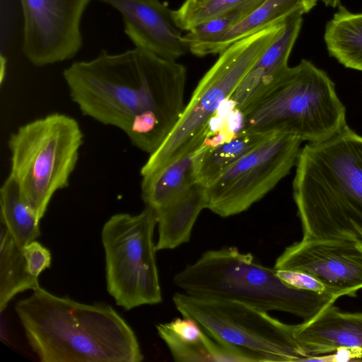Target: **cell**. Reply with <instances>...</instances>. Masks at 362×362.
Instances as JSON below:
<instances>
[{"instance_id":"cell-22","label":"cell","mask_w":362,"mask_h":362,"mask_svg":"<svg viewBox=\"0 0 362 362\" xmlns=\"http://www.w3.org/2000/svg\"><path fill=\"white\" fill-rule=\"evenodd\" d=\"M39 286L38 277L27 270L22 249L0 219V312L17 294Z\"/></svg>"},{"instance_id":"cell-10","label":"cell","mask_w":362,"mask_h":362,"mask_svg":"<svg viewBox=\"0 0 362 362\" xmlns=\"http://www.w3.org/2000/svg\"><path fill=\"white\" fill-rule=\"evenodd\" d=\"M301 143L286 134L266 139L204 187L206 209L223 218L247 210L296 166Z\"/></svg>"},{"instance_id":"cell-3","label":"cell","mask_w":362,"mask_h":362,"mask_svg":"<svg viewBox=\"0 0 362 362\" xmlns=\"http://www.w3.org/2000/svg\"><path fill=\"white\" fill-rule=\"evenodd\" d=\"M293 197L303 238L362 242V136L349 127L300 151Z\"/></svg>"},{"instance_id":"cell-13","label":"cell","mask_w":362,"mask_h":362,"mask_svg":"<svg viewBox=\"0 0 362 362\" xmlns=\"http://www.w3.org/2000/svg\"><path fill=\"white\" fill-rule=\"evenodd\" d=\"M122 16L124 31L135 47L169 61L189 52L174 11L160 0H98Z\"/></svg>"},{"instance_id":"cell-16","label":"cell","mask_w":362,"mask_h":362,"mask_svg":"<svg viewBox=\"0 0 362 362\" xmlns=\"http://www.w3.org/2000/svg\"><path fill=\"white\" fill-rule=\"evenodd\" d=\"M316 3L315 0H264L223 34L209 42L192 46L189 50L198 57L220 54L235 42L283 22L295 13L309 12Z\"/></svg>"},{"instance_id":"cell-23","label":"cell","mask_w":362,"mask_h":362,"mask_svg":"<svg viewBox=\"0 0 362 362\" xmlns=\"http://www.w3.org/2000/svg\"><path fill=\"white\" fill-rule=\"evenodd\" d=\"M0 219L21 249L40 237V221L24 201L16 182L9 175L0 188Z\"/></svg>"},{"instance_id":"cell-8","label":"cell","mask_w":362,"mask_h":362,"mask_svg":"<svg viewBox=\"0 0 362 362\" xmlns=\"http://www.w3.org/2000/svg\"><path fill=\"white\" fill-rule=\"evenodd\" d=\"M157 225L153 208L139 214L119 213L103 225L107 291L125 310L162 302L154 243Z\"/></svg>"},{"instance_id":"cell-24","label":"cell","mask_w":362,"mask_h":362,"mask_svg":"<svg viewBox=\"0 0 362 362\" xmlns=\"http://www.w3.org/2000/svg\"><path fill=\"white\" fill-rule=\"evenodd\" d=\"M264 1L252 0L243 6L194 27L182 37L184 42L189 48L192 46L205 43L218 37Z\"/></svg>"},{"instance_id":"cell-4","label":"cell","mask_w":362,"mask_h":362,"mask_svg":"<svg viewBox=\"0 0 362 362\" xmlns=\"http://www.w3.org/2000/svg\"><path fill=\"white\" fill-rule=\"evenodd\" d=\"M240 131L324 141L346 129V107L327 74L302 59L267 86L240 112Z\"/></svg>"},{"instance_id":"cell-2","label":"cell","mask_w":362,"mask_h":362,"mask_svg":"<svg viewBox=\"0 0 362 362\" xmlns=\"http://www.w3.org/2000/svg\"><path fill=\"white\" fill-rule=\"evenodd\" d=\"M15 310L42 362H141L138 339L110 305L76 301L39 286Z\"/></svg>"},{"instance_id":"cell-17","label":"cell","mask_w":362,"mask_h":362,"mask_svg":"<svg viewBox=\"0 0 362 362\" xmlns=\"http://www.w3.org/2000/svg\"><path fill=\"white\" fill-rule=\"evenodd\" d=\"M204 209V187L198 183L156 209L158 230L156 250H172L187 243L193 226Z\"/></svg>"},{"instance_id":"cell-29","label":"cell","mask_w":362,"mask_h":362,"mask_svg":"<svg viewBox=\"0 0 362 362\" xmlns=\"http://www.w3.org/2000/svg\"><path fill=\"white\" fill-rule=\"evenodd\" d=\"M315 1H322L325 6H331L332 8H335L337 6L340 5V0H315Z\"/></svg>"},{"instance_id":"cell-5","label":"cell","mask_w":362,"mask_h":362,"mask_svg":"<svg viewBox=\"0 0 362 362\" xmlns=\"http://www.w3.org/2000/svg\"><path fill=\"white\" fill-rule=\"evenodd\" d=\"M185 293L200 298L236 300L264 311L288 313L308 321L339 298L301 290L281 281L276 270L250 253L226 247L204 252L173 277Z\"/></svg>"},{"instance_id":"cell-14","label":"cell","mask_w":362,"mask_h":362,"mask_svg":"<svg viewBox=\"0 0 362 362\" xmlns=\"http://www.w3.org/2000/svg\"><path fill=\"white\" fill-rule=\"evenodd\" d=\"M334 304L296 325L294 336L305 357L304 361L342 348L362 351V312H344Z\"/></svg>"},{"instance_id":"cell-25","label":"cell","mask_w":362,"mask_h":362,"mask_svg":"<svg viewBox=\"0 0 362 362\" xmlns=\"http://www.w3.org/2000/svg\"><path fill=\"white\" fill-rule=\"evenodd\" d=\"M252 0H209L199 4L183 3L176 11L174 16L177 25L189 31L194 27L226 12L243 6Z\"/></svg>"},{"instance_id":"cell-7","label":"cell","mask_w":362,"mask_h":362,"mask_svg":"<svg viewBox=\"0 0 362 362\" xmlns=\"http://www.w3.org/2000/svg\"><path fill=\"white\" fill-rule=\"evenodd\" d=\"M284 26V21L235 42L220 53L217 61L199 81L175 127L141 168L142 177L206 142L208 126L213 117L223 103L230 100Z\"/></svg>"},{"instance_id":"cell-1","label":"cell","mask_w":362,"mask_h":362,"mask_svg":"<svg viewBox=\"0 0 362 362\" xmlns=\"http://www.w3.org/2000/svg\"><path fill=\"white\" fill-rule=\"evenodd\" d=\"M63 77L84 116L119 128L149 155L185 107V66L135 47L119 54L102 50L94 59L75 62Z\"/></svg>"},{"instance_id":"cell-19","label":"cell","mask_w":362,"mask_h":362,"mask_svg":"<svg viewBox=\"0 0 362 362\" xmlns=\"http://www.w3.org/2000/svg\"><path fill=\"white\" fill-rule=\"evenodd\" d=\"M272 136L240 131L216 145L202 148L196 165V180L206 187L230 166Z\"/></svg>"},{"instance_id":"cell-21","label":"cell","mask_w":362,"mask_h":362,"mask_svg":"<svg viewBox=\"0 0 362 362\" xmlns=\"http://www.w3.org/2000/svg\"><path fill=\"white\" fill-rule=\"evenodd\" d=\"M158 336L165 343L177 362L211 361L212 338L193 319L183 317L156 326Z\"/></svg>"},{"instance_id":"cell-11","label":"cell","mask_w":362,"mask_h":362,"mask_svg":"<svg viewBox=\"0 0 362 362\" xmlns=\"http://www.w3.org/2000/svg\"><path fill=\"white\" fill-rule=\"evenodd\" d=\"M23 16L22 52L34 66L73 58L83 45L81 22L91 0H19Z\"/></svg>"},{"instance_id":"cell-26","label":"cell","mask_w":362,"mask_h":362,"mask_svg":"<svg viewBox=\"0 0 362 362\" xmlns=\"http://www.w3.org/2000/svg\"><path fill=\"white\" fill-rule=\"evenodd\" d=\"M28 272L35 277L51 266L50 251L37 240L27 244L23 249Z\"/></svg>"},{"instance_id":"cell-28","label":"cell","mask_w":362,"mask_h":362,"mask_svg":"<svg viewBox=\"0 0 362 362\" xmlns=\"http://www.w3.org/2000/svg\"><path fill=\"white\" fill-rule=\"evenodd\" d=\"M0 339L5 344H8L7 325L6 318L4 316V312H1Z\"/></svg>"},{"instance_id":"cell-15","label":"cell","mask_w":362,"mask_h":362,"mask_svg":"<svg viewBox=\"0 0 362 362\" xmlns=\"http://www.w3.org/2000/svg\"><path fill=\"white\" fill-rule=\"evenodd\" d=\"M301 12L284 21L277 37L259 57L231 95L235 110L240 112L260 91L289 66L288 60L302 25Z\"/></svg>"},{"instance_id":"cell-30","label":"cell","mask_w":362,"mask_h":362,"mask_svg":"<svg viewBox=\"0 0 362 362\" xmlns=\"http://www.w3.org/2000/svg\"><path fill=\"white\" fill-rule=\"evenodd\" d=\"M208 1L209 0H186L185 3L190 5H199L204 4Z\"/></svg>"},{"instance_id":"cell-27","label":"cell","mask_w":362,"mask_h":362,"mask_svg":"<svg viewBox=\"0 0 362 362\" xmlns=\"http://www.w3.org/2000/svg\"><path fill=\"white\" fill-rule=\"evenodd\" d=\"M276 273L279 278L288 286L301 290L328 293L327 288L321 281L308 274L284 269L276 270Z\"/></svg>"},{"instance_id":"cell-18","label":"cell","mask_w":362,"mask_h":362,"mask_svg":"<svg viewBox=\"0 0 362 362\" xmlns=\"http://www.w3.org/2000/svg\"><path fill=\"white\" fill-rule=\"evenodd\" d=\"M206 142L142 177L141 195L146 206L158 209L197 183V162Z\"/></svg>"},{"instance_id":"cell-9","label":"cell","mask_w":362,"mask_h":362,"mask_svg":"<svg viewBox=\"0 0 362 362\" xmlns=\"http://www.w3.org/2000/svg\"><path fill=\"white\" fill-rule=\"evenodd\" d=\"M173 302L185 317L194 320L216 341L255 353L264 362L304 361L294 332L268 312L231 300L175 293Z\"/></svg>"},{"instance_id":"cell-20","label":"cell","mask_w":362,"mask_h":362,"mask_svg":"<svg viewBox=\"0 0 362 362\" xmlns=\"http://www.w3.org/2000/svg\"><path fill=\"white\" fill-rule=\"evenodd\" d=\"M324 38L330 56L362 71V13H352L340 4L326 25Z\"/></svg>"},{"instance_id":"cell-6","label":"cell","mask_w":362,"mask_h":362,"mask_svg":"<svg viewBox=\"0 0 362 362\" xmlns=\"http://www.w3.org/2000/svg\"><path fill=\"white\" fill-rule=\"evenodd\" d=\"M83 143L77 120L58 112L30 122L11 134L9 175L39 221L54 193L69 186Z\"/></svg>"},{"instance_id":"cell-12","label":"cell","mask_w":362,"mask_h":362,"mask_svg":"<svg viewBox=\"0 0 362 362\" xmlns=\"http://www.w3.org/2000/svg\"><path fill=\"white\" fill-rule=\"evenodd\" d=\"M274 269L308 274L338 298L354 296L362 288V242L303 238L285 248Z\"/></svg>"}]
</instances>
